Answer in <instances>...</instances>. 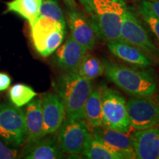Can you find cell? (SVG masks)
<instances>
[{
  "label": "cell",
  "mask_w": 159,
  "mask_h": 159,
  "mask_svg": "<svg viewBox=\"0 0 159 159\" xmlns=\"http://www.w3.org/2000/svg\"><path fill=\"white\" fill-rule=\"evenodd\" d=\"M65 156L66 154L58 146L56 136H47L26 143L20 154L21 158L26 159H60Z\"/></svg>",
  "instance_id": "9a60e30c"
},
{
  "label": "cell",
  "mask_w": 159,
  "mask_h": 159,
  "mask_svg": "<svg viewBox=\"0 0 159 159\" xmlns=\"http://www.w3.org/2000/svg\"><path fill=\"white\" fill-rule=\"evenodd\" d=\"M87 49L75 41L71 35L55 52L56 64L65 71H76L81 60L87 53Z\"/></svg>",
  "instance_id": "5bb4252c"
},
{
  "label": "cell",
  "mask_w": 159,
  "mask_h": 159,
  "mask_svg": "<svg viewBox=\"0 0 159 159\" xmlns=\"http://www.w3.org/2000/svg\"><path fill=\"white\" fill-rule=\"evenodd\" d=\"M86 12L97 36L108 42L120 38L125 0H78Z\"/></svg>",
  "instance_id": "6da1fadb"
},
{
  "label": "cell",
  "mask_w": 159,
  "mask_h": 159,
  "mask_svg": "<svg viewBox=\"0 0 159 159\" xmlns=\"http://www.w3.org/2000/svg\"><path fill=\"white\" fill-rule=\"evenodd\" d=\"M39 16L49 18L60 24L66 25L65 16L57 0H41Z\"/></svg>",
  "instance_id": "603a6c76"
},
{
  "label": "cell",
  "mask_w": 159,
  "mask_h": 159,
  "mask_svg": "<svg viewBox=\"0 0 159 159\" xmlns=\"http://www.w3.org/2000/svg\"><path fill=\"white\" fill-rule=\"evenodd\" d=\"M91 136L125 156V159L136 158L132 143V134L121 132L106 127L99 126L91 128Z\"/></svg>",
  "instance_id": "8fae6325"
},
{
  "label": "cell",
  "mask_w": 159,
  "mask_h": 159,
  "mask_svg": "<svg viewBox=\"0 0 159 159\" xmlns=\"http://www.w3.org/2000/svg\"><path fill=\"white\" fill-rule=\"evenodd\" d=\"M81 155L89 159H125L122 154L93 138L91 134Z\"/></svg>",
  "instance_id": "d6986e66"
},
{
  "label": "cell",
  "mask_w": 159,
  "mask_h": 159,
  "mask_svg": "<svg viewBox=\"0 0 159 159\" xmlns=\"http://www.w3.org/2000/svg\"><path fill=\"white\" fill-rule=\"evenodd\" d=\"M66 23L71 31V36L87 50L94 48L97 34L88 16L78 9L66 11Z\"/></svg>",
  "instance_id": "30bf717a"
},
{
  "label": "cell",
  "mask_w": 159,
  "mask_h": 159,
  "mask_svg": "<svg viewBox=\"0 0 159 159\" xmlns=\"http://www.w3.org/2000/svg\"><path fill=\"white\" fill-rule=\"evenodd\" d=\"M52 85L64 104L66 117L85 119V103L93 90L91 80L81 77L77 71H66Z\"/></svg>",
  "instance_id": "3957f363"
},
{
  "label": "cell",
  "mask_w": 159,
  "mask_h": 159,
  "mask_svg": "<svg viewBox=\"0 0 159 159\" xmlns=\"http://www.w3.org/2000/svg\"><path fill=\"white\" fill-rule=\"evenodd\" d=\"M63 2L66 5L67 8L70 10L78 9V5L75 2V0H63Z\"/></svg>",
  "instance_id": "83f0119b"
},
{
  "label": "cell",
  "mask_w": 159,
  "mask_h": 159,
  "mask_svg": "<svg viewBox=\"0 0 159 159\" xmlns=\"http://www.w3.org/2000/svg\"><path fill=\"white\" fill-rule=\"evenodd\" d=\"M142 1L159 18V0H142Z\"/></svg>",
  "instance_id": "484cf974"
},
{
  "label": "cell",
  "mask_w": 159,
  "mask_h": 159,
  "mask_svg": "<svg viewBox=\"0 0 159 159\" xmlns=\"http://www.w3.org/2000/svg\"><path fill=\"white\" fill-rule=\"evenodd\" d=\"M25 114L27 129L25 143L34 142L43 137V121L41 99H32L26 107Z\"/></svg>",
  "instance_id": "e0dca14e"
},
{
  "label": "cell",
  "mask_w": 159,
  "mask_h": 159,
  "mask_svg": "<svg viewBox=\"0 0 159 159\" xmlns=\"http://www.w3.org/2000/svg\"><path fill=\"white\" fill-rule=\"evenodd\" d=\"M41 4V0H13L7 3V11L20 15L31 26L39 17Z\"/></svg>",
  "instance_id": "ffe728a7"
},
{
  "label": "cell",
  "mask_w": 159,
  "mask_h": 159,
  "mask_svg": "<svg viewBox=\"0 0 159 159\" xmlns=\"http://www.w3.org/2000/svg\"><path fill=\"white\" fill-rule=\"evenodd\" d=\"M102 61L107 78L125 92L134 97L153 96L157 92V81L150 69L132 68L107 59Z\"/></svg>",
  "instance_id": "7a4b0ae2"
},
{
  "label": "cell",
  "mask_w": 159,
  "mask_h": 159,
  "mask_svg": "<svg viewBox=\"0 0 159 159\" xmlns=\"http://www.w3.org/2000/svg\"><path fill=\"white\" fill-rule=\"evenodd\" d=\"M36 95L31 87L21 83L13 85L9 91V97L12 103L19 108L28 104Z\"/></svg>",
  "instance_id": "7402d4cb"
},
{
  "label": "cell",
  "mask_w": 159,
  "mask_h": 159,
  "mask_svg": "<svg viewBox=\"0 0 159 159\" xmlns=\"http://www.w3.org/2000/svg\"><path fill=\"white\" fill-rule=\"evenodd\" d=\"M136 158L159 159V128L136 130L132 134Z\"/></svg>",
  "instance_id": "4fadbf2b"
},
{
  "label": "cell",
  "mask_w": 159,
  "mask_h": 159,
  "mask_svg": "<svg viewBox=\"0 0 159 159\" xmlns=\"http://www.w3.org/2000/svg\"><path fill=\"white\" fill-rule=\"evenodd\" d=\"M119 39L138 47L154 61L159 60V49L151 41L139 13L128 5H126L123 15Z\"/></svg>",
  "instance_id": "5b68a950"
},
{
  "label": "cell",
  "mask_w": 159,
  "mask_h": 159,
  "mask_svg": "<svg viewBox=\"0 0 159 159\" xmlns=\"http://www.w3.org/2000/svg\"><path fill=\"white\" fill-rule=\"evenodd\" d=\"M57 131L56 139L60 148L65 154L71 156L82 154L91 136L89 127L83 119L65 116Z\"/></svg>",
  "instance_id": "ba28073f"
},
{
  "label": "cell",
  "mask_w": 159,
  "mask_h": 159,
  "mask_svg": "<svg viewBox=\"0 0 159 159\" xmlns=\"http://www.w3.org/2000/svg\"><path fill=\"white\" fill-rule=\"evenodd\" d=\"M17 158V151L9 148L0 139V159H14Z\"/></svg>",
  "instance_id": "d4e9b609"
},
{
  "label": "cell",
  "mask_w": 159,
  "mask_h": 159,
  "mask_svg": "<svg viewBox=\"0 0 159 159\" xmlns=\"http://www.w3.org/2000/svg\"><path fill=\"white\" fill-rule=\"evenodd\" d=\"M76 71L81 77L92 80L104 74L105 67L102 61L98 57L86 53L81 60Z\"/></svg>",
  "instance_id": "44dd1931"
},
{
  "label": "cell",
  "mask_w": 159,
  "mask_h": 159,
  "mask_svg": "<svg viewBox=\"0 0 159 159\" xmlns=\"http://www.w3.org/2000/svg\"><path fill=\"white\" fill-rule=\"evenodd\" d=\"M102 125L121 132H130L127 102L122 94L105 85L100 86Z\"/></svg>",
  "instance_id": "8992f818"
},
{
  "label": "cell",
  "mask_w": 159,
  "mask_h": 159,
  "mask_svg": "<svg viewBox=\"0 0 159 159\" xmlns=\"http://www.w3.org/2000/svg\"><path fill=\"white\" fill-rule=\"evenodd\" d=\"M156 99H157V101H158V105H159V96H158V97H157Z\"/></svg>",
  "instance_id": "f1b7e54d"
},
{
  "label": "cell",
  "mask_w": 159,
  "mask_h": 159,
  "mask_svg": "<svg viewBox=\"0 0 159 159\" xmlns=\"http://www.w3.org/2000/svg\"><path fill=\"white\" fill-rule=\"evenodd\" d=\"M109 51L119 59L140 68L152 66L155 61L138 47L122 40L107 42Z\"/></svg>",
  "instance_id": "2e32d148"
},
{
  "label": "cell",
  "mask_w": 159,
  "mask_h": 159,
  "mask_svg": "<svg viewBox=\"0 0 159 159\" xmlns=\"http://www.w3.org/2000/svg\"><path fill=\"white\" fill-rule=\"evenodd\" d=\"M43 121V136L57 132L66 116L63 102L56 92L43 94L41 99Z\"/></svg>",
  "instance_id": "7c38bea8"
},
{
  "label": "cell",
  "mask_w": 159,
  "mask_h": 159,
  "mask_svg": "<svg viewBox=\"0 0 159 159\" xmlns=\"http://www.w3.org/2000/svg\"><path fill=\"white\" fill-rule=\"evenodd\" d=\"M66 27V25L39 16L30 26L32 42L38 53L43 57H48L55 52L64 40Z\"/></svg>",
  "instance_id": "277c9868"
},
{
  "label": "cell",
  "mask_w": 159,
  "mask_h": 159,
  "mask_svg": "<svg viewBox=\"0 0 159 159\" xmlns=\"http://www.w3.org/2000/svg\"><path fill=\"white\" fill-rule=\"evenodd\" d=\"M130 128L144 130L159 126V105L150 97H134L127 102Z\"/></svg>",
  "instance_id": "9c48e42d"
},
{
  "label": "cell",
  "mask_w": 159,
  "mask_h": 159,
  "mask_svg": "<svg viewBox=\"0 0 159 159\" xmlns=\"http://www.w3.org/2000/svg\"><path fill=\"white\" fill-rule=\"evenodd\" d=\"M85 120L91 128L102 125V96L100 86L93 89L84 106Z\"/></svg>",
  "instance_id": "ac0fdd59"
},
{
  "label": "cell",
  "mask_w": 159,
  "mask_h": 159,
  "mask_svg": "<svg viewBox=\"0 0 159 159\" xmlns=\"http://www.w3.org/2000/svg\"><path fill=\"white\" fill-rule=\"evenodd\" d=\"M11 83V79L8 75L0 72V91L6 90L10 86Z\"/></svg>",
  "instance_id": "4316f807"
},
{
  "label": "cell",
  "mask_w": 159,
  "mask_h": 159,
  "mask_svg": "<svg viewBox=\"0 0 159 159\" xmlns=\"http://www.w3.org/2000/svg\"><path fill=\"white\" fill-rule=\"evenodd\" d=\"M27 129L22 109L14 105H0V139L13 148L25 143Z\"/></svg>",
  "instance_id": "52a82bcc"
},
{
  "label": "cell",
  "mask_w": 159,
  "mask_h": 159,
  "mask_svg": "<svg viewBox=\"0 0 159 159\" xmlns=\"http://www.w3.org/2000/svg\"><path fill=\"white\" fill-rule=\"evenodd\" d=\"M137 11L139 16L148 25L149 28L153 33L159 41V18L143 2V1H141L140 4L138 5Z\"/></svg>",
  "instance_id": "cb8c5ba5"
}]
</instances>
